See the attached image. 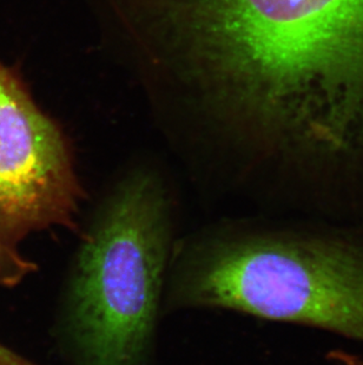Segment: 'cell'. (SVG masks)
Returning a JSON list of instances; mask_svg holds the SVG:
<instances>
[{
  "instance_id": "6da1fadb",
  "label": "cell",
  "mask_w": 363,
  "mask_h": 365,
  "mask_svg": "<svg viewBox=\"0 0 363 365\" xmlns=\"http://www.w3.org/2000/svg\"><path fill=\"white\" fill-rule=\"evenodd\" d=\"M219 309L363 341V242L222 224L176 240L163 310Z\"/></svg>"
},
{
  "instance_id": "7a4b0ae2",
  "label": "cell",
  "mask_w": 363,
  "mask_h": 365,
  "mask_svg": "<svg viewBox=\"0 0 363 365\" xmlns=\"http://www.w3.org/2000/svg\"><path fill=\"white\" fill-rule=\"evenodd\" d=\"M172 210L161 178L136 169L80 226L56 319L70 364L149 365L176 242Z\"/></svg>"
},
{
  "instance_id": "3957f363",
  "label": "cell",
  "mask_w": 363,
  "mask_h": 365,
  "mask_svg": "<svg viewBox=\"0 0 363 365\" xmlns=\"http://www.w3.org/2000/svg\"><path fill=\"white\" fill-rule=\"evenodd\" d=\"M219 66L268 102L363 73V0H190Z\"/></svg>"
},
{
  "instance_id": "277c9868",
  "label": "cell",
  "mask_w": 363,
  "mask_h": 365,
  "mask_svg": "<svg viewBox=\"0 0 363 365\" xmlns=\"http://www.w3.org/2000/svg\"><path fill=\"white\" fill-rule=\"evenodd\" d=\"M85 190L55 125L0 66V235L79 231Z\"/></svg>"
},
{
  "instance_id": "5b68a950",
  "label": "cell",
  "mask_w": 363,
  "mask_h": 365,
  "mask_svg": "<svg viewBox=\"0 0 363 365\" xmlns=\"http://www.w3.org/2000/svg\"><path fill=\"white\" fill-rule=\"evenodd\" d=\"M0 365H38L0 343Z\"/></svg>"
},
{
  "instance_id": "8992f818",
  "label": "cell",
  "mask_w": 363,
  "mask_h": 365,
  "mask_svg": "<svg viewBox=\"0 0 363 365\" xmlns=\"http://www.w3.org/2000/svg\"><path fill=\"white\" fill-rule=\"evenodd\" d=\"M330 359L336 365H363V357L346 351H332Z\"/></svg>"
}]
</instances>
